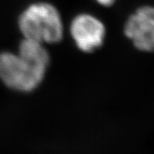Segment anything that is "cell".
<instances>
[{
	"mask_svg": "<svg viewBox=\"0 0 154 154\" xmlns=\"http://www.w3.org/2000/svg\"><path fill=\"white\" fill-rule=\"evenodd\" d=\"M18 25L24 38L40 43H58L63 35L60 14L48 3H36L28 6L19 17Z\"/></svg>",
	"mask_w": 154,
	"mask_h": 154,
	"instance_id": "1",
	"label": "cell"
},
{
	"mask_svg": "<svg viewBox=\"0 0 154 154\" xmlns=\"http://www.w3.org/2000/svg\"><path fill=\"white\" fill-rule=\"evenodd\" d=\"M45 67L9 51L0 53V79L8 88L19 92H31L44 79Z\"/></svg>",
	"mask_w": 154,
	"mask_h": 154,
	"instance_id": "2",
	"label": "cell"
},
{
	"mask_svg": "<svg viewBox=\"0 0 154 154\" xmlns=\"http://www.w3.org/2000/svg\"><path fill=\"white\" fill-rule=\"evenodd\" d=\"M124 34L143 52H154V6L138 8L124 25Z\"/></svg>",
	"mask_w": 154,
	"mask_h": 154,
	"instance_id": "3",
	"label": "cell"
},
{
	"mask_svg": "<svg viewBox=\"0 0 154 154\" xmlns=\"http://www.w3.org/2000/svg\"><path fill=\"white\" fill-rule=\"evenodd\" d=\"M70 33L79 49L84 52H92L103 45L105 28L94 16L81 14L73 19Z\"/></svg>",
	"mask_w": 154,
	"mask_h": 154,
	"instance_id": "4",
	"label": "cell"
},
{
	"mask_svg": "<svg viewBox=\"0 0 154 154\" xmlns=\"http://www.w3.org/2000/svg\"><path fill=\"white\" fill-rule=\"evenodd\" d=\"M18 54L22 57L40 66L47 68L50 63V56L43 43L24 38L19 45Z\"/></svg>",
	"mask_w": 154,
	"mask_h": 154,
	"instance_id": "5",
	"label": "cell"
},
{
	"mask_svg": "<svg viewBox=\"0 0 154 154\" xmlns=\"http://www.w3.org/2000/svg\"><path fill=\"white\" fill-rule=\"evenodd\" d=\"M99 5L103 6H106V7H110L114 3H115L116 0H96Z\"/></svg>",
	"mask_w": 154,
	"mask_h": 154,
	"instance_id": "6",
	"label": "cell"
}]
</instances>
